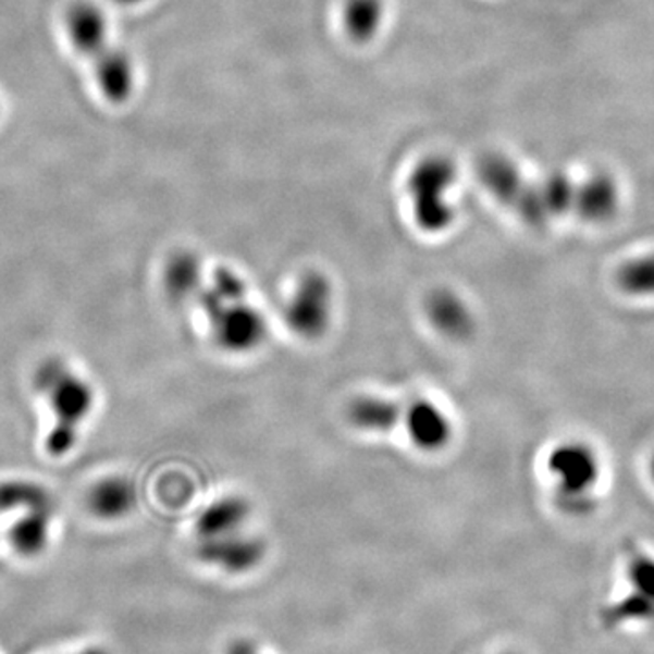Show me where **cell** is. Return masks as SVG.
Masks as SVG:
<instances>
[{"mask_svg": "<svg viewBox=\"0 0 654 654\" xmlns=\"http://www.w3.org/2000/svg\"><path fill=\"white\" fill-rule=\"evenodd\" d=\"M631 596L654 607V558L637 551L627 564Z\"/></svg>", "mask_w": 654, "mask_h": 654, "instance_id": "cell-22", "label": "cell"}, {"mask_svg": "<svg viewBox=\"0 0 654 654\" xmlns=\"http://www.w3.org/2000/svg\"><path fill=\"white\" fill-rule=\"evenodd\" d=\"M198 293L214 342L224 351H251L264 341V317L246 300L248 289L237 273L222 268L214 273L211 286Z\"/></svg>", "mask_w": 654, "mask_h": 654, "instance_id": "cell-1", "label": "cell"}, {"mask_svg": "<svg viewBox=\"0 0 654 654\" xmlns=\"http://www.w3.org/2000/svg\"><path fill=\"white\" fill-rule=\"evenodd\" d=\"M66 34L73 48L94 61L110 46V21L94 2H78L67 12Z\"/></svg>", "mask_w": 654, "mask_h": 654, "instance_id": "cell-8", "label": "cell"}, {"mask_svg": "<svg viewBox=\"0 0 654 654\" xmlns=\"http://www.w3.org/2000/svg\"><path fill=\"white\" fill-rule=\"evenodd\" d=\"M616 286L629 297L654 298V251L624 262L616 271Z\"/></svg>", "mask_w": 654, "mask_h": 654, "instance_id": "cell-18", "label": "cell"}, {"mask_svg": "<svg viewBox=\"0 0 654 654\" xmlns=\"http://www.w3.org/2000/svg\"><path fill=\"white\" fill-rule=\"evenodd\" d=\"M137 502V493L132 482L121 477L100 480L89 491L88 506L94 515L104 520L126 517Z\"/></svg>", "mask_w": 654, "mask_h": 654, "instance_id": "cell-13", "label": "cell"}, {"mask_svg": "<svg viewBox=\"0 0 654 654\" xmlns=\"http://www.w3.org/2000/svg\"><path fill=\"white\" fill-rule=\"evenodd\" d=\"M572 209L589 224H605L620 209V189L609 173H594L577 186Z\"/></svg>", "mask_w": 654, "mask_h": 654, "instance_id": "cell-9", "label": "cell"}, {"mask_svg": "<svg viewBox=\"0 0 654 654\" xmlns=\"http://www.w3.org/2000/svg\"><path fill=\"white\" fill-rule=\"evenodd\" d=\"M425 311L434 330L447 338L464 341L473 333V314L462 298L449 289H436L431 293L425 303Z\"/></svg>", "mask_w": 654, "mask_h": 654, "instance_id": "cell-11", "label": "cell"}, {"mask_svg": "<svg viewBox=\"0 0 654 654\" xmlns=\"http://www.w3.org/2000/svg\"><path fill=\"white\" fill-rule=\"evenodd\" d=\"M50 506L34 507L13 526L10 542L18 555L35 556L45 550L50 536Z\"/></svg>", "mask_w": 654, "mask_h": 654, "instance_id": "cell-16", "label": "cell"}, {"mask_svg": "<svg viewBox=\"0 0 654 654\" xmlns=\"http://www.w3.org/2000/svg\"><path fill=\"white\" fill-rule=\"evenodd\" d=\"M94 72L97 88L110 104H126L132 99L137 88V67L126 51L108 46L95 57Z\"/></svg>", "mask_w": 654, "mask_h": 654, "instance_id": "cell-7", "label": "cell"}, {"mask_svg": "<svg viewBox=\"0 0 654 654\" xmlns=\"http://www.w3.org/2000/svg\"><path fill=\"white\" fill-rule=\"evenodd\" d=\"M165 289L176 300H186L202 289L200 262L192 254H178L165 268Z\"/></svg>", "mask_w": 654, "mask_h": 654, "instance_id": "cell-17", "label": "cell"}, {"mask_svg": "<svg viewBox=\"0 0 654 654\" xmlns=\"http://www.w3.org/2000/svg\"><path fill=\"white\" fill-rule=\"evenodd\" d=\"M0 115H2V102H0Z\"/></svg>", "mask_w": 654, "mask_h": 654, "instance_id": "cell-27", "label": "cell"}, {"mask_svg": "<svg viewBox=\"0 0 654 654\" xmlns=\"http://www.w3.org/2000/svg\"><path fill=\"white\" fill-rule=\"evenodd\" d=\"M547 469L556 480L555 502L567 517L583 518L596 511L594 490L602 474L599 453L585 442L569 441L550 453Z\"/></svg>", "mask_w": 654, "mask_h": 654, "instance_id": "cell-3", "label": "cell"}, {"mask_svg": "<svg viewBox=\"0 0 654 654\" xmlns=\"http://www.w3.org/2000/svg\"><path fill=\"white\" fill-rule=\"evenodd\" d=\"M406 409L398 402L363 396L349 407V420L363 431H390L402 422Z\"/></svg>", "mask_w": 654, "mask_h": 654, "instance_id": "cell-15", "label": "cell"}, {"mask_svg": "<svg viewBox=\"0 0 654 654\" xmlns=\"http://www.w3.org/2000/svg\"><path fill=\"white\" fill-rule=\"evenodd\" d=\"M539 189L550 217H558L572 209L577 186L564 171H555L545 176V181L540 182Z\"/></svg>", "mask_w": 654, "mask_h": 654, "instance_id": "cell-21", "label": "cell"}, {"mask_svg": "<svg viewBox=\"0 0 654 654\" xmlns=\"http://www.w3.org/2000/svg\"><path fill=\"white\" fill-rule=\"evenodd\" d=\"M331 286L320 273H308L286 306V324L303 338L324 335L331 319Z\"/></svg>", "mask_w": 654, "mask_h": 654, "instance_id": "cell-5", "label": "cell"}, {"mask_svg": "<svg viewBox=\"0 0 654 654\" xmlns=\"http://www.w3.org/2000/svg\"><path fill=\"white\" fill-rule=\"evenodd\" d=\"M457 181L453 162L442 157H431L417 165L409 181L412 213L423 232H442L453 222V206L447 193Z\"/></svg>", "mask_w": 654, "mask_h": 654, "instance_id": "cell-4", "label": "cell"}, {"mask_svg": "<svg viewBox=\"0 0 654 654\" xmlns=\"http://www.w3.org/2000/svg\"><path fill=\"white\" fill-rule=\"evenodd\" d=\"M37 385L55 415V428L51 429L48 449L51 455L61 457L75 446L78 428L94 409V390L83 377L73 373L59 360L46 362L39 369Z\"/></svg>", "mask_w": 654, "mask_h": 654, "instance_id": "cell-2", "label": "cell"}, {"mask_svg": "<svg viewBox=\"0 0 654 654\" xmlns=\"http://www.w3.org/2000/svg\"><path fill=\"white\" fill-rule=\"evenodd\" d=\"M197 553L206 564L240 575L259 566L264 558V544L251 536H243L238 531L219 539L198 540Z\"/></svg>", "mask_w": 654, "mask_h": 654, "instance_id": "cell-6", "label": "cell"}, {"mask_svg": "<svg viewBox=\"0 0 654 654\" xmlns=\"http://www.w3.org/2000/svg\"><path fill=\"white\" fill-rule=\"evenodd\" d=\"M649 473H651V480H653L654 484V455L651 457V462H649Z\"/></svg>", "mask_w": 654, "mask_h": 654, "instance_id": "cell-26", "label": "cell"}, {"mask_svg": "<svg viewBox=\"0 0 654 654\" xmlns=\"http://www.w3.org/2000/svg\"><path fill=\"white\" fill-rule=\"evenodd\" d=\"M384 18L382 0H346L344 26L355 40H368Z\"/></svg>", "mask_w": 654, "mask_h": 654, "instance_id": "cell-19", "label": "cell"}, {"mask_svg": "<svg viewBox=\"0 0 654 654\" xmlns=\"http://www.w3.org/2000/svg\"><path fill=\"white\" fill-rule=\"evenodd\" d=\"M42 506H50V496L39 485L21 480L0 484V515Z\"/></svg>", "mask_w": 654, "mask_h": 654, "instance_id": "cell-20", "label": "cell"}, {"mask_svg": "<svg viewBox=\"0 0 654 654\" xmlns=\"http://www.w3.org/2000/svg\"><path fill=\"white\" fill-rule=\"evenodd\" d=\"M116 4H121V7H138V4H143L146 0H115Z\"/></svg>", "mask_w": 654, "mask_h": 654, "instance_id": "cell-24", "label": "cell"}, {"mask_svg": "<svg viewBox=\"0 0 654 654\" xmlns=\"http://www.w3.org/2000/svg\"><path fill=\"white\" fill-rule=\"evenodd\" d=\"M226 654H260V651L249 640H237V642L230 643Z\"/></svg>", "mask_w": 654, "mask_h": 654, "instance_id": "cell-23", "label": "cell"}, {"mask_svg": "<svg viewBox=\"0 0 654 654\" xmlns=\"http://www.w3.org/2000/svg\"><path fill=\"white\" fill-rule=\"evenodd\" d=\"M81 654H110L108 653V651H104V649H88V651H84V653Z\"/></svg>", "mask_w": 654, "mask_h": 654, "instance_id": "cell-25", "label": "cell"}, {"mask_svg": "<svg viewBox=\"0 0 654 654\" xmlns=\"http://www.w3.org/2000/svg\"><path fill=\"white\" fill-rule=\"evenodd\" d=\"M409 439L423 452H436L446 446L452 439V422L441 407L428 400L409 404L404 412Z\"/></svg>", "mask_w": 654, "mask_h": 654, "instance_id": "cell-10", "label": "cell"}, {"mask_svg": "<svg viewBox=\"0 0 654 654\" xmlns=\"http://www.w3.org/2000/svg\"><path fill=\"white\" fill-rule=\"evenodd\" d=\"M249 509L240 498H224L214 502L198 517V540L219 539L226 534L238 533L243 529Z\"/></svg>", "mask_w": 654, "mask_h": 654, "instance_id": "cell-14", "label": "cell"}, {"mask_svg": "<svg viewBox=\"0 0 654 654\" xmlns=\"http://www.w3.org/2000/svg\"><path fill=\"white\" fill-rule=\"evenodd\" d=\"M479 176L493 197L513 208L526 187L518 165L506 155L491 153L484 157L479 165Z\"/></svg>", "mask_w": 654, "mask_h": 654, "instance_id": "cell-12", "label": "cell"}]
</instances>
